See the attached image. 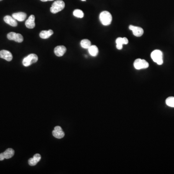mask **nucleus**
Masks as SVG:
<instances>
[{"label":"nucleus","mask_w":174,"mask_h":174,"mask_svg":"<svg viewBox=\"0 0 174 174\" xmlns=\"http://www.w3.org/2000/svg\"><path fill=\"white\" fill-rule=\"evenodd\" d=\"M38 60V56L36 54H31L24 58L22 61V64L24 66L28 67L33 64L36 63Z\"/></svg>","instance_id":"20e7f679"},{"label":"nucleus","mask_w":174,"mask_h":174,"mask_svg":"<svg viewBox=\"0 0 174 174\" xmlns=\"http://www.w3.org/2000/svg\"><path fill=\"white\" fill-rule=\"evenodd\" d=\"M4 21L5 23L9 25L12 27H16L17 26V23L14 18L12 16H6L4 17Z\"/></svg>","instance_id":"f8f14e48"},{"label":"nucleus","mask_w":174,"mask_h":174,"mask_svg":"<svg viewBox=\"0 0 174 174\" xmlns=\"http://www.w3.org/2000/svg\"><path fill=\"white\" fill-rule=\"evenodd\" d=\"M28 163L30 166H36V164H37V162L33 159V158L30 159L29 160Z\"/></svg>","instance_id":"412c9836"},{"label":"nucleus","mask_w":174,"mask_h":174,"mask_svg":"<svg viewBox=\"0 0 174 174\" xmlns=\"http://www.w3.org/2000/svg\"><path fill=\"white\" fill-rule=\"evenodd\" d=\"M52 134H53V135L54 137L58 139L62 138L64 136V133L63 132V131H57L54 130L52 132Z\"/></svg>","instance_id":"a211bd4d"},{"label":"nucleus","mask_w":174,"mask_h":174,"mask_svg":"<svg viewBox=\"0 0 174 174\" xmlns=\"http://www.w3.org/2000/svg\"><path fill=\"white\" fill-rule=\"evenodd\" d=\"M80 45L83 48L88 49L92 45H91V41L89 40L83 39L80 42Z\"/></svg>","instance_id":"f3484780"},{"label":"nucleus","mask_w":174,"mask_h":174,"mask_svg":"<svg viewBox=\"0 0 174 174\" xmlns=\"http://www.w3.org/2000/svg\"><path fill=\"white\" fill-rule=\"evenodd\" d=\"M53 34V31L51 30H49L48 31H42L40 32L39 36L40 37L44 39H46L50 37Z\"/></svg>","instance_id":"4468645a"},{"label":"nucleus","mask_w":174,"mask_h":174,"mask_svg":"<svg viewBox=\"0 0 174 174\" xmlns=\"http://www.w3.org/2000/svg\"><path fill=\"white\" fill-rule=\"evenodd\" d=\"M12 17L16 20L23 21L27 17V14L24 12L15 13L13 14Z\"/></svg>","instance_id":"ddd939ff"},{"label":"nucleus","mask_w":174,"mask_h":174,"mask_svg":"<svg viewBox=\"0 0 174 174\" xmlns=\"http://www.w3.org/2000/svg\"><path fill=\"white\" fill-rule=\"evenodd\" d=\"M65 8V3L61 0H57L54 2L50 8L52 13L56 14L63 10Z\"/></svg>","instance_id":"7ed1b4c3"},{"label":"nucleus","mask_w":174,"mask_h":174,"mask_svg":"<svg viewBox=\"0 0 174 174\" xmlns=\"http://www.w3.org/2000/svg\"><path fill=\"white\" fill-rule=\"evenodd\" d=\"M116 48L119 50L123 49V45H127L129 43V41L126 37H118L116 40Z\"/></svg>","instance_id":"6e6552de"},{"label":"nucleus","mask_w":174,"mask_h":174,"mask_svg":"<svg viewBox=\"0 0 174 174\" xmlns=\"http://www.w3.org/2000/svg\"><path fill=\"white\" fill-rule=\"evenodd\" d=\"M88 50L90 55L93 57L96 56L99 52L98 48L95 45H91V47L89 48Z\"/></svg>","instance_id":"2eb2a0df"},{"label":"nucleus","mask_w":174,"mask_h":174,"mask_svg":"<svg viewBox=\"0 0 174 174\" xmlns=\"http://www.w3.org/2000/svg\"><path fill=\"white\" fill-rule=\"evenodd\" d=\"M151 58L158 65H162L163 64V54L161 50L156 49L153 51L151 53Z\"/></svg>","instance_id":"f03ea898"},{"label":"nucleus","mask_w":174,"mask_h":174,"mask_svg":"<svg viewBox=\"0 0 174 174\" xmlns=\"http://www.w3.org/2000/svg\"><path fill=\"white\" fill-rule=\"evenodd\" d=\"M54 130H56V131H63L61 128L60 126H56L54 128Z\"/></svg>","instance_id":"b1692460"},{"label":"nucleus","mask_w":174,"mask_h":174,"mask_svg":"<svg viewBox=\"0 0 174 174\" xmlns=\"http://www.w3.org/2000/svg\"><path fill=\"white\" fill-rule=\"evenodd\" d=\"M66 51V48L64 45H59L54 49V53L58 57L63 56Z\"/></svg>","instance_id":"9d476101"},{"label":"nucleus","mask_w":174,"mask_h":174,"mask_svg":"<svg viewBox=\"0 0 174 174\" xmlns=\"http://www.w3.org/2000/svg\"><path fill=\"white\" fill-rule=\"evenodd\" d=\"M99 19L103 25L108 26L111 23L112 16L108 11H103L100 14Z\"/></svg>","instance_id":"f257e3e1"},{"label":"nucleus","mask_w":174,"mask_h":174,"mask_svg":"<svg viewBox=\"0 0 174 174\" xmlns=\"http://www.w3.org/2000/svg\"><path fill=\"white\" fill-rule=\"evenodd\" d=\"M166 104L167 106L172 107H174V97H169L167 98L166 101Z\"/></svg>","instance_id":"aec40b11"},{"label":"nucleus","mask_w":174,"mask_h":174,"mask_svg":"<svg viewBox=\"0 0 174 174\" xmlns=\"http://www.w3.org/2000/svg\"><path fill=\"white\" fill-rule=\"evenodd\" d=\"M41 1L44 2H45L48 1H54V0H40Z\"/></svg>","instance_id":"393cba45"},{"label":"nucleus","mask_w":174,"mask_h":174,"mask_svg":"<svg viewBox=\"0 0 174 174\" xmlns=\"http://www.w3.org/2000/svg\"><path fill=\"white\" fill-rule=\"evenodd\" d=\"M73 15L75 17L79 18H82L84 17V13L80 9H76L73 12Z\"/></svg>","instance_id":"6ab92c4d"},{"label":"nucleus","mask_w":174,"mask_h":174,"mask_svg":"<svg viewBox=\"0 0 174 174\" xmlns=\"http://www.w3.org/2000/svg\"><path fill=\"white\" fill-rule=\"evenodd\" d=\"M0 58L8 61H11L13 59L12 54L8 50H2L0 51Z\"/></svg>","instance_id":"1a4fd4ad"},{"label":"nucleus","mask_w":174,"mask_h":174,"mask_svg":"<svg viewBox=\"0 0 174 174\" xmlns=\"http://www.w3.org/2000/svg\"><path fill=\"white\" fill-rule=\"evenodd\" d=\"M81 1H85L86 0H81Z\"/></svg>","instance_id":"a878e982"},{"label":"nucleus","mask_w":174,"mask_h":174,"mask_svg":"<svg viewBox=\"0 0 174 174\" xmlns=\"http://www.w3.org/2000/svg\"><path fill=\"white\" fill-rule=\"evenodd\" d=\"M7 37L10 40L15 41L18 43H21L23 41V37L20 33H16L14 32H10L8 33Z\"/></svg>","instance_id":"423d86ee"},{"label":"nucleus","mask_w":174,"mask_h":174,"mask_svg":"<svg viewBox=\"0 0 174 174\" xmlns=\"http://www.w3.org/2000/svg\"><path fill=\"white\" fill-rule=\"evenodd\" d=\"M5 159L4 153H2L0 154V161H3Z\"/></svg>","instance_id":"5701e85b"},{"label":"nucleus","mask_w":174,"mask_h":174,"mask_svg":"<svg viewBox=\"0 0 174 174\" xmlns=\"http://www.w3.org/2000/svg\"><path fill=\"white\" fill-rule=\"evenodd\" d=\"M15 151L12 148H8L4 152V156L5 159H10L13 156Z\"/></svg>","instance_id":"dca6fc26"},{"label":"nucleus","mask_w":174,"mask_h":174,"mask_svg":"<svg viewBox=\"0 0 174 174\" xmlns=\"http://www.w3.org/2000/svg\"><path fill=\"white\" fill-rule=\"evenodd\" d=\"M33 159L36 160L37 163L39 162L41 159V155L39 154H36L33 156Z\"/></svg>","instance_id":"4be33fe9"},{"label":"nucleus","mask_w":174,"mask_h":174,"mask_svg":"<svg viewBox=\"0 0 174 174\" xmlns=\"http://www.w3.org/2000/svg\"><path fill=\"white\" fill-rule=\"evenodd\" d=\"M3 1V0H0V1Z\"/></svg>","instance_id":"bb28decb"},{"label":"nucleus","mask_w":174,"mask_h":174,"mask_svg":"<svg viewBox=\"0 0 174 174\" xmlns=\"http://www.w3.org/2000/svg\"><path fill=\"white\" fill-rule=\"evenodd\" d=\"M25 25L26 27L29 29L34 28L36 26L35 23V17L34 15H32L30 16L28 19L25 22Z\"/></svg>","instance_id":"9b49d317"},{"label":"nucleus","mask_w":174,"mask_h":174,"mask_svg":"<svg viewBox=\"0 0 174 174\" xmlns=\"http://www.w3.org/2000/svg\"><path fill=\"white\" fill-rule=\"evenodd\" d=\"M129 28L132 31L134 36L136 37H140L144 34V30L141 27L131 25L129 26Z\"/></svg>","instance_id":"0eeeda50"},{"label":"nucleus","mask_w":174,"mask_h":174,"mask_svg":"<svg viewBox=\"0 0 174 174\" xmlns=\"http://www.w3.org/2000/svg\"><path fill=\"white\" fill-rule=\"evenodd\" d=\"M134 67L137 70H140L142 69L148 68L149 66V64L145 60L141 59H137L134 63Z\"/></svg>","instance_id":"39448f33"}]
</instances>
